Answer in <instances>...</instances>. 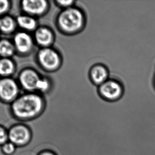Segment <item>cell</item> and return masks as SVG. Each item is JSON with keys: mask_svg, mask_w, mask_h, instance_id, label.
Wrapping results in <instances>:
<instances>
[{"mask_svg": "<svg viewBox=\"0 0 155 155\" xmlns=\"http://www.w3.org/2000/svg\"><path fill=\"white\" fill-rule=\"evenodd\" d=\"M42 99L35 94H26L13 104L14 115L21 121H29L39 114L42 108Z\"/></svg>", "mask_w": 155, "mask_h": 155, "instance_id": "cell-1", "label": "cell"}, {"mask_svg": "<svg viewBox=\"0 0 155 155\" xmlns=\"http://www.w3.org/2000/svg\"><path fill=\"white\" fill-rule=\"evenodd\" d=\"M85 18L80 9L67 8L63 11L59 18V23L62 29L70 33L81 29L84 24Z\"/></svg>", "mask_w": 155, "mask_h": 155, "instance_id": "cell-2", "label": "cell"}, {"mask_svg": "<svg viewBox=\"0 0 155 155\" xmlns=\"http://www.w3.org/2000/svg\"><path fill=\"white\" fill-rule=\"evenodd\" d=\"M9 141L17 147H21L29 143L32 134L29 129L22 124L13 126L8 131Z\"/></svg>", "mask_w": 155, "mask_h": 155, "instance_id": "cell-3", "label": "cell"}, {"mask_svg": "<svg viewBox=\"0 0 155 155\" xmlns=\"http://www.w3.org/2000/svg\"><path fill=\"white\" fill-rule=\"evenodd\" d=\"M101 96L109 101L116 100L121 97L123 88L119 83L115 80H107L99 86Z\"/></svg>", "mask_w": 155, "mask_h": 155, "instance_id": "cell-4", "label": "cell"}, {"mask_svg": "<svg viewBox=\"0 0 155 155\" xmlns=\"http://www.w3.org/2000/svg\"><path fill=\"white\" fill-rule=\"evenodd\" d=\"M40 63L44 67L53 69L59 65L60 58L54 51L50 49H44L40 51L38 55Z\"/></svg>", "mask_w": 155, "mask_h": 155, "instance_id": "cell-5", "label": "cell"}, {"mask_svg": "<svg viewBox=\"0 0 155 155\" xmlns=\"http://www.w3.org/2000/svg\"><path fill=\"white\" fill-rule=\"evenodd\" d=\"M18 87L16 83L10 78L0 81V97L6 101H10L17 96Z\"/></svg>", "mask_w": 155, "mask_h": 155, "instance_id": "cell-6", "label": "cell"}, {"mask_svg": "<svg viewBox=\"0 0 155 155\" xmlns=\"http://www.w3.org/2000/svg\"><path fill=\"white\" fill-rule=\"evenodd\" d=\"M40 78L37 74L32 70L23 71L20 76L22 86L28 90L37 89V86Z\"/></svg>", "mask_w": 155, "mask_h": 155, "instance_id": "cell-7", "label": "cell"}, {"mask_svg": "<svg viewBox=\"0 0 155 155\" xmlns=\"http://www.w3.org/2000/svg\"><path fill=\"white\" fill-rule=\"evenodd\" d=\"M90 76L94 84L101 85L108 80V71L103 65H95L90 69Z\"/></svg>", "mask_w": 155, "mask_h": 155, "instance_id": "cell-8", "label": "cell"}, {"mask_svg": "<svg viewBox=\"0 0 155 155\" xmlns=\"http://www.w3.org/2000/svg\"><path fill=\"white\" fill-rule=\"evenodd\" d=\"M22 8L27 12L39 15L43 12L47 7V3L43 0L24 1L22 2Z\"/></svg>", "mask_w": 155, "mask_h": 155, "instance_id": "cell-9", "label": "cell"}, {"mask_svg": "<svg viewBox=\"0 0 155 155\" xmlns=\"http://www.w3.org/2000/svg\"><path fill=\"white\" fill-rule=\"evenodd\" d=\"M15 46L20 52H27L32 48V38L29 35L25 32H20L15 36Z\"/></svg>", "mask_w": 155, "mask_h": 155, "instance_id": "cell-10", "label": "cell"}, {"mask_svg": "<svg viewBox=\"0 0 155 155\" xmlns=\"http://www.w3.org/2000/svg\"><path fill=\"white\" fill-rule=\"evenodd\" d=\"M35 37L37 41L43 46H46L52 42V34L51 32L46 28H40L37 30Z\"/></svg>", "mask_w": 155, "mask_h": 155, "instance_id": "cell-11", "label": "cell"}, {"mask_svg": "<svg viewBox=\"0 0 155 155\" xmlns=\"http://www.w3.org/2000/svg\"><path fill=\"white\" fill-rule=\"evenodd\" d=\"M17 22L21 27L27 30L33 29L36 27V22L31 17L22 15L18 18Z\"/></svg>", "mask_w": 155, "mask_h": 155, "instance_id": "cell-12", "label": "cell"}, {"mask_svg": "<svg viewBox=\"0 0 155 155\" xmlns=\"http://www.w3.org/2000/svg\"><path fill=\"white\" fill-rule=\"evenodd\" d=\"M14 70V65L8 59H0V74L2 75H8L12 73Z\"/></svg>", "mask_w": 155, "mask_h": 155, "instance_id": "cell-13", "label": "cell"}, {"mask_svg": "<svg viewBox=\"0 0 155 155\" xmlns=\"http://www.w3.org/2000/svg\"><path fill=\"white\" fill-rule=\"evenodd\" d=\"M14 46L8 40L0 41V55L3 57L11 56L14 52Z\"/></svg>", "mask_w": 155, "mask_h": 155, "instance_id": "cell-14", "label": "cell"}, {"mask_svg": "<svg viewBox=\"0 0 155 155\" xmlns=\"http://www.w3.org/2000/svg\"><path fill=\"white\" fill-rule=\"evenodd\" d=\"M15 27V22L11 17H5L0 19V30L2 31L10 32Z\"/></svg>", "mask_w": 155, "mask_h": 155, "instance_id": "cell-15", "label": "cell"}, {"mask_svg": "<svg viewBox=\"0 0 155 155\" xmlns=\"http://www.w3.org/2000/svg\"><path fill=\"white\" fill-rule=\"evenodd\" d=\"M1 147L2 152L5 155H13L17 149V146L9 141Z\"/></svg>", "mask_w": 155, "mask_h": 155, "instance_id": "cell-16", "label": "cell"}, {"mask_svg": "<svg viewBox=\"0 0 155 155\" xmlns=\"http://www.w3.org/2000/svg\"><path fill=\"white\" fill-rule=\"evenodd\" d=\"M8 141V131L0 126V146H2Z\"/></svg>", "mask_w": 155, "mask_h": 155, "instance_id": "cell-17", "label": "cell"}, {"mask_svg": "<svg viewBox=\"0 0 155 155\" xmlns=\"http://www.w3.org/2000/svg\"><path fill=\"white\" fill-rule=\"evenodd\" d=\"M48 86H49V84H48V81L45 79L40 78L37 84V89L44 91L48 88Z\"/></svg>", "mask_w": 155, "mask_h": 155, "instance_id": "cell-18", "label": "cell"}, {"mask_svg": "<svg viewBox=\"0 0 155 155\" xmlns=\"http://www.w3.org/2000/svg\"><path fill=\"white\" fill-rule=\"evenodd\" d=\"M8 2L5 0H0V14L6 11L8 8Z\"/></svg>", "mask_w": 155, "mask_h": 155, "instance_id": "cell-19", "label": "cell"}, {"mask_svg": "<svg viewBox=\"0 0 155 155\" xmlns=\"http://www.w3.org/2000/svg\"><path fill=\"white\" fill-rule=\"evenodd\" d=\"M60 4L63 6H69L71 5L74 1H59Z\"/></svg>", "mask_w": 155, "mask_h": 155, "instance_id": "cell-20", "label": "cell"}, {"mask_svg": "<svg viewBox=\"0 0 155 155\" xmlns=\"http://www.w3.org/2000/svg\"><path fill=\"white\" fill-rule=\"evenodd\" d=\"M39 155H55L54 153H53L50 151H45L42 152V153H40Z\"/></svg>", "mask_w": 155, "mask_h": 155, "instance_id": "cell-21", "label": "cell"}]
</instances>
